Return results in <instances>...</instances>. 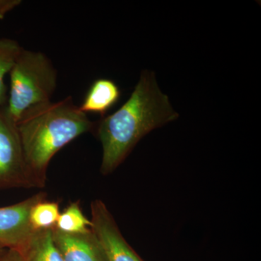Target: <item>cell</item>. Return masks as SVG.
Instances as JSON below:
<instances>
[{"mask_svg":"<svg viewBox=\"0 0 261 261\" xmlns=\"http://www.w3.org/2000/svg\"><path fill=\"white\" fill-rule=\"evenodd\" d=\"M178 118L154 72L143 70L128 100L95 125L102 147L100 173L108 176L114 172L144 137Z\"/></svg>","mask_w":261,"mask_h":261,"instance_id":"obj_1","label":"cell"},{"mask_svg":"<svg viewBox=\"0 0 261 261\" xmlns=\"http://www.w3.org/2000/svg\"><path fill=\"white\" fill-rule=\"evenodd\" d=\"M16 126L29 176L34 188H42L55 154L77 137L93 130L95 123L68 97L33 108Z\"/></svg>","mask_w":261,"mask_h":261,"instance_id":"obj_2","label":"cell"},{"mask_svg":"<svg viewBox=\"0 0 261 261\" xmlns=\"http://www.w3.org/2000/svg\"><path fill=\"white\" fill-rule=\"evenodd\" d=\"M10 75L5 108L15 123L30 110L51 102L56 89L57 71L44 53L22 49Z\"/></svg>","mask_w":261,"mask_h":261,"instance_id":"obj_3","label":"cell"},{"mask_svg":"<svg viewBox=\"0 0 261 261\" xmlns=\"http://www.w3.org/2000/svg\"><path fill=\"white\" fill-rule=\"evenodd\" d=\"M34 188L29 176L16 123L0 106V190Z\"/></svg>","mask_w":261,"mask_h":261,"instance_id":"obj_4","label":"cell"},{"mask_svg":"<svg viewBox=\"0 0 261 261\" xmlns=\"http://www.w3.org/2000/svg\"><path fill=\"white\" fill-rule=\"evenodd\" d=\"M92 229L102 244L108 261H144L127 243L107 205L101 200L91 203Z\"/></svg>","mask_w":261,"mask_h":261,"instance_id":"obj_5","label":"cell"},{"mask_svg":"<svg viewBox=\"0 0 261 261\" xmlns=\"http://www.w3.org/2000/svg\"><path fill=\"white\" fill-rule=\"evenodd\" d=\"M47 197L39 192L14 205L0 207V246L23 250L34 233L29 216L33 206Z\"/></svg>","mask_w":261,"mask_h":261,"instance_id":"obj_6","label":"cell"},{"mask_svg":"<svg viewBox=\"0 0 261 261\" xmlns=\"http://www.w3.org/2000/svg\"><path fill=\"white\" fill-rule=\"evenodd\" d=\"M53 239L63 261H108L102 244L92 228L75 234L53 228Z\"/></svg>","mask_w":261,"mask_h":261,"instance_id":"obj_7","label":"cell"},{"mask_svg":"<svg viewBox=\"0 0 261 261\" xmlns=\"http://www.w3.org/2000/svg\"><path fill=\"white\" fill-rule=\"evenodd\" d=\"M121 97V90L113 81L99 79L94 81L86 94L80 109L82 112L97 113L104 117Z\"/></svg>","mask_w":261,"mask_h":261,"instance_id":"obj_8","label":"cell"},{"mask_svg":"<svg viewBox=\"0 0 261 261\" xmlns=\"http://www.w3.org/2000/svg\"><path fill=\"white\" fill-rule=\"evenodd\" d=\"M25 261H63L53 239V228L34 231L20 250Z\"/></svg>","mask_w":261,"mask_h":261,"instance_id":"obj_9","label":"cell"},{"mask_svg":"<svg viewBox=\"0 0 261 261\" xmlns=\"http://www.w3.org/2000/svg\"><path fill=\"white\" fill-rule=\"evenodd\" d=\"M92 227L91 220L84 216L80 201L70 202L60 214L55 228L65 233H84Z\"/></svg>","mask_w":261,"mask_h":261,"instance_id":"obj_10","label":"cell"},{"mask_svg":"<svg viewBox=\"0 0 261 261\" xmlns=\"http://www.w3.org/2000/svg\"><path fill=\"white\" fill-rule=\"evenodd\" d=\"M22 49L16 41L8 38L0 39V106H5L8 100L5 75L13 68Z\"/></svg>","mask_w":261,"mask_h":261,"instance_id":"obj_11","label":"cell"},{"mask_svg":"<svg viewBox=\"0 0 261 261\" xmlns=\"http://www.w3.org/2000/svg\"><path fill=\"white\" fill-rule=\"evenodd\" d=\"M59 203L46 199L37 202L31 210L29 220L34 231L51 229L56 226L59 217Z\"/></svg>","mask_w":261,"mask_h":261,"instance_id":"obj_12","label":"cell"},{"mask_svg":"<svg viewBox=\"0 0 261 261\" xmlns=\"http://www.w3.org/2000/svg\"><path fill=\"white\" fill-rule=\"evenodd\" d=\"M20 0H0V20L20 4Z\"/></svg>","mask_w":261,"mask_h":261,"instance_id":"obj_13","label":"cell"},{"mask_svg":"<svg viewBox=\"0 0 261 261\" xmlns=\"http://www.w3.org/2000/svg\"><path fill=\"white\" fill-rule=\"evenodd\" d=\"M0 261H25V259L20 250L8 249L6 252L0 255Z\"/></svg>","mask_w":261,"mask_h":261,"instance_id":"obj_14","label":"cell"},{"mask_svg":"<svg viewBox=\"0 0 261 261\" xmlns=\"http://www.w3.org/2000/svg\"><path fill=\"white\" fill-rule=\"evenodd\" d=\"M5 252V248H3V247L0 246V255H3Z\"/></svg>","mask_w":261,"mask_h":261,"instance_id":"obj_15","label":"cell"}]
</instances>
